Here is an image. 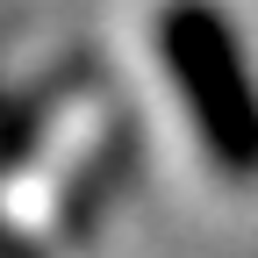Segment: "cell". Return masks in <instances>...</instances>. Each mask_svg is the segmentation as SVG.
<instances>
[{
    "mask_svg": "<svg viewBox=\"0 0 258 258\" xmlns=\"http://www.w3.org/2000/svg\"><path fill=\"white\" fill-rule=\"evenodd\" d=\"M165 50L179 64V86L194 115H201V137L230 172H258V101H251V79H244V57L230 43L222 15H208L201 0L165 15Z\"/></svg>",
    "mask_w": 258,
    "mask_h": 258,
    "instance_id": "6da1fadb",
    "label": "cell"
}]
</instances>
